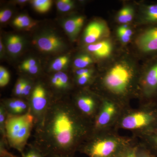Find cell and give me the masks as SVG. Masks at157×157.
I'll list each match as a JSON object with an SVG mask.
<instances>
[{"label": "cell", "mask_w": 157, "mask_h": 157, "mask_svg": "<svg viewBox=\"0 0 157 157\" xmlns=\"http://www.w3.org/2000/svg\"><path fill=\"white\" fill-rule=\"evenodd\" d=\"M93 133V121L82 115L67 98H52L34 128L32 143L45 157L73 155Z\"/></svg>", "instance_id": "cell-1"}, {"label": "cell", "mask_w": 157, "mask_h": 157, "mask_svg": "<svg viewBox=\"0 0 157 157\" xmlns=\"http://www.w3.org/2000/svg\"><path fill=\"white\" fill-rule=\"evenodd\" d=\"M35 127V119L30 111L24 115L8 114L6 126V140L8 146L21 154L28 144Z\"/></svg>", "instance_id": "cell-2"}, {"label": "cell", "mask_w": 157, "mask_h": 157, "mask_svg": "<svg viewBox=\"0 0 157 157\" xmlns=\"http://www.w3.org/2000/svg\"><path fill=\"white\" fill-rule=\"evenodd\" d=\"M124 149L117 138L101 137L93 133L79 147L78 151L89 157H115Z\"/></svg>", "instance_id": "cell-3"}, {"label": "cell", "mask_w": 157, "mask_h": 157, "mask_svg": "<svg viewBox=\"0 0 157 157\" xmlns=\"http://www.w3.org/2000/svg\"><path fill=\"white\" fill-rule=\"evenodd\" d=\"M133 77L132 67L125 63L113 66L104 76L103 83L108 90L116 94H122L128 88Z\"/></svg>", "instance_id": "cell-4"}, {"label": "cell", "mask_w": 157, "mask_h": 157, "mask_svg": "<svg viewBox=\"0 0 157 157\" xmlns=\"http://www.w3.org/2000/svg\"><path fill=\"white\" fill-rule=\"evenodd\" d=\"M44 83L39 82L35 84L28 102L30 112L35 119V127L41 122L50 105L53 98Z\"/></svg>", "instance_id": "cell-5"}, {"label": "cell", "mask_w": 157, "mask_h": 157, "mask_svg": "<svg viewBox=\"0 0 157 157\" xmlns=\"http://www.w3.org/2000/svg\"><path fill=\"white\" fill-rule=\"evenodd\" d=\"M121 124L128 130L149 128L151 132L157 128V108L130 113L123 118Z\"/></svg>", "instance_id": "cell-6"}, {"label": "cell", "mask_w": 157, "mask_h": 157, "mask_svg": "<svg viewBox=\"0 0 157 157\" xmlns=\"http://www.w3.org/2000/svg\"><path fill=\"white\" fill-rule=\"evenodd\" d=\"M71 101L82 115L94 122L100 106L94 96L85 93L78 94Z\"/></svg>", "instance_id": "cell-7"}, {"label": "cell", "mask_w": 157, "mask_h": 157, "mask_svg": "<svg viewBox=\"0 0 157 157\" xmlns=\"http://www.w3.org/2000/svg\"><path fill=\"white\" fill-rule=\"evenodd\" d=\"M117 107L110 101H104L98 109L93 122V133L99 132L107 127L117 113Z\"/></svg>", "instance_id": "cell-8"}, {"label": "cell", "mask_w": 157, "mask_h": 157, "mask_svg": "<svg viewBox=\"0 0 157 157\" xmlns=\"http://www.w3.org/2000/svg\"><path fill=\"white\" fill-rule=\"evenodd\" d=\"M136 43L138 48L144 52H157V26L148 29L139 35Z\"/></svg>", "instance_id": "cell-9"}, {"label": "cell", "mask_w": 157, "mask_h": 157, "mask_svg": "<svg viewBox=\"0 0 157 157\" xmlns=\"http://www.w3.org/2000/svg\"><path fill=\"white\" fill-rule=\"evenodd\" d=\"M109 34V30L104 23L94 21L90 23L85 29L83 36L84 42L86 44H94L102 37Z\"/></svg>", "instance_id": "cell-10"}, {"label": "cell", "mask_w": 157, "mask_h": 157, "mask_svg": "<svg viewBox=\"0 0 157 157\" xmlns=\"http://www.w3.org/2000/svg\"><path fill=\"white\" fill-rule=\"evenodd\" d=\"M37 47L40 50L45 52L58 51L63 47V42L60 38L54 34H48L38 38L36 41Z\"/></svg>", "instance_id": "cell-11"}, {"label": "cell", "mask_w": 157, "mask_h": 157, "mask_svg": "<svg viewBox=\"0 0 157 157\" xmlns=\"http://www.w3.org/2000/svg\"><path fill=\"white\" fill-rule=\"evenodd\" d=\"M3 104L8 114L21 115L30 111L28 101L22 98H14L4 99L1 103Z\"/></svg>", "instance_id": "cell-12"}, {"label": "cell", "mask_w": 157, "mask_h": 157, "mask_svg": "<svg viewBox=\"0 0 157 157\" xmlns=\"http://www.w3.org/2000/svg\"><path fill=\"white\" fill-rule=\"evenodd\" d=\"M143 86L147 95L151 98L157 97V60L147 70L143 80Z\"/></svg>", "instance_id": "cell-13"}, {"label": "cell", "mask_w": 157, "mask_h": 157, "mask_svg": "<svg viewBox=\"0 0 157 157\" xmlns=\"http://www.w3.org/2000/svg\"><path fill=\"white\" fill-rule=\"evenodd\" d=\"M87 50L97 57L107 58L112 51V44L108 40H103L88 45Z\"/></svg>", "instance_id": "cell-14"}, {"label": "cell", "mask_w": 157, "mask_h": 157, "mask_svg": "<svg viewBox=\"0 0 157 157\" xmlns=\"http://www.w3.org/2000/svg\"><path fill=\"white\" fill-rule=\"evenodd\" d=\"M84 22V18L82 16L72 17L64 22V29L71 39H75L80 32Z\"/></svg>", "instance_id": "cell-15"}, {"label": "cell", "mask_w": 157, "mask_h": 157, "mask_svg": "<svg viewBox=\"0 0 157 157\" xmlns=\"http://www.w3.org/2000/svg\"><path fill=\"white\" fill-rule=\"evenodd\" d=\"M142 18L145 23L157 24V4L144 6L142 11Z\"/></svg>", "instance_id": "cell-16"}, {"label": "cell", "mask_w": 157, "mask_h": 157, "mask_svg": "<svg viewBox=\"0 0 157 157\" xmlns=\"http://www.w3.org/2000/svg\"><path fill=\"white\" fill-rule=\"evenodd\" d=\"M7 48L10 53L16 55L19 53L23 47V40L21 37L17 35H13L7 40Z\"/></svg>", "instance_id": "cell-17"}, {"label": "cell", "mask_w": 157, "mask_h": 157, "mask_svg": "<svg viewBox=\"0 0 157 157\" xmlns=\"http://www.w3.org/2000/svg\"><path fill=\"white\" fill-rule=\"evenodd\" d=\"M134 14V10L131 7L129 6L124 7L118 13V21L124 24L131 22L133 19Z\"/></svg>", "instance_id": "cell-18"}, {"label": "cell", "mask_w": 157, "mask_h": 157, "mask_svg": "<svg viewBox=\"0 0 157 157\" xmlns=\"http://www.w3.org/2000/svg\"><path fill=\"white\" fill-rule=\"evenodd\" d=\"M21 157H45L39 149L33 143L28 144Z\"/></svg>", "instance_id": "cell-19"}, {"label": "cell", "mask_w": 157, "mask_h": 157, "mask_svg": "<svg viewBox=\"0 0 157 157\" xmlns=\"http://www.w3.org/2000/svg\"><path fill=\"white\" fill-rule=\"evenodd\" d=\"M117 36L120 40L123 43H128L132 36L133 32L126 25L121 26L117 29Z\"/></svg>", "instance_id": "cell-20"}, {"label": "cell", "mask_w": 157, "mask_h": 157, "mask_svg": "<svg viewBox=\"0 0 157 157\" xmlns=\"http://www.w3.org/2000/svg\"><path fill=\"white\" fill-rule=\"evenodd\" d=\"M8 113L3 104H0V133L1 137L6 140V126Z\"/></svg>", "instance_id": "cell-21"}, {"label": "cell", "mask_w": 157, "mask_h": 157, "mask_svg": "<svg viewBox=\"0 0 157 157\" xmlns=\"http://www.w3.org/2000/svg\"><path fill=\"white\" fill-rule=\"evenodd\" d=\"M52 2L50 0H35L33 2L34 8L38 12L45 13L50 9Z\"/></svg>", "instance_id": "cell-22"}, {"label": "cell", "mask_w": 157, "mask_h": 157, "mask_svg": "<svg viewBox=\"0 0 157 157\" xmlns=\"http://www.w3.org/2000/svg\"><path fill=\"white\" fill-rule=\"evenodd\" d=\"M13 25L19 28H27L31 27L33 25L30 18L25 15H19L14 20Z\"/></svg>", "instance_id": "cell-23"}, {"label": "cell", "mask_w": 157, "mask_h": 157, "mask_svg": "<svg viewBox=\"0 0 157 157\" xmlns=\"http://www.w3.org/2000/svg\"><path fill=\"white\" fill-rule=\"evenodd\" d=\"M93 62L92 59L89 56L82 55L75 59L74 61V65L75 67L78 69H84L90 64L92 63Z\"/></svg>", "instance_id": "cell-24"}, {"label": "cell", "mask_w": 157, "mask_h": 157, "mask_svg": "<svg viewBox=\"0 0 157 157\" xmlns=\"http://www.w3.org/2000/svg\"><path fill=\"white\" fill-rule=\"evenodd\" d=\"M69 59L67 56H62L56 59L51 65V69L53 71H61L67 64Z\"/></svg>", "instance_id": "cell-25"}, {"label": "cell", "mask_w": 157, "mask_h": 157, "mask_svg": "<svg viewBox=\"0 0 157 157\" xmlns=\"http://www.w3.org/2000/svg\"><path fill=\"white\" fill-rule=\"evenodd\" d=\"M34 86L35 84H33L31 80L25 78L21 91V98L28 101L29 98L30 97L32 91L33 90Z\"/></svg>", "instance_id": "cell-26"}, {"label": "cell", "mask_w": 157, "mask_h": 157, "mask_svg": "<svg viewBox=\"0 0 157 157\" xmlns=\"http://www.w3.org/2000/svg\"><path fill=\"white\" fill-rule=\"evenodd\" d=\"M56 6L59 11L67 12L73 9L74 3L70 0H60L57 2Z\"/></svg>", "instance_id": "cell-27"}, {"label": "cell", "mask_w": 157, "mask_h": 157, "mask_svg": "<svg viewBox=\"0 0 157 157\" xmlns=\"http://www.w3.org/2000/svg\"><path fill=\"white\" fill-rule=\"evenodd\" d=\"M10 81V75L8 70L2 67H0V86L5 87Z\"/></svg>", "instance_id": "cell-28"}, {"label": "cell", "mask_w": 157, "mask_h": 157, "mask_svg": "<svg viewBox=\"0 0 157 157\" xmlns=\"http://www.w3.org/2000/svg\"><path fill=\"white\" fill-rule=\"evenodd\" d=\"M25 80V78H20L16 82L14 90V95L16 96V98H21V91L24 83Z\"/></svg>", "instance_id": "cell-29"}, {"label": "cell", "mask_w": 157, "mask_h": 157, "mask_svg": "<svg viewBox=\"0 0 157 157\" xmlns=\"http://www.w3.org/2000/svg\"><path fill=\"white\" fill-rule=\"evenodd\" d=\"M92 74H86L82 76H77L76 78V83L79 86H84L90 81Z\"/></svg>", "instance_id": "cell-30"}, {"label": "cell", "mask_w": 157, "mask_h": 157, "mask_svg": "<svg viewBox=\"0 0 157 157\" xmlns=\"http://www.w3.org/2000/svg\"><path fill=\"white\" fill-rule=\"evenodd\" d=\"M149 140L153 151L157 153V128L150 132Z\"/></svg>", "instance_id": "cell-31"}, {"label": "cell", "mask_w": 157, "mask_h": 157, "mask_svg": "<svg viewBox=\"0 0 157 157\" xmlns=\"http://www.w3.org/2000/svg\"><path fill=\"white\" fill-rule=\"evenodd\" d=\"M21 69L23 71H25L27 73L32 74V75H35L37 74L39 72V67L37 65L34 66H26V65H21Z\"/></svg>", "instance_id": "cell-32"}, {"label": "cell", "mask_w": 157, "mask_h": 157, "mask_svg": "<svg viewBox=\"0 0 157 157\" xmlns=\"http://www.w3.org/2000/svg\"><path fill=\"white\" fill-rule=\"evenodd\" d=\"M12 15V11L9 9H5L0 12V21L6 22L8 21Z\"/></svg>", "instance_id": "cell-33"}, {"label": "cell", "mask_w": 157, "mask_h": 157, "mask_svg": "<svg viewBox=\"0 0 157 157\" xmlns=\"http://www.w3.org/2000/svg\"><path fill=\"white\" fill-rule=\"evenodd\" d=\"M122 157H138L136 149H124L121 153Z\"/></svg>", "instance_id": "cell-34"}, {"label": "cell", "mask_w": 157, "mask_h": 157, "mask_svg": "<svg viewBox=\"0 0 157 157\" xmlns=\"http://www.w3.org/2000/svg\"><path fill=\"white\" fill-rule=\"evenodd\" d=\"M93 70L91 69H79L76 72V77L82 76V75H86V74H92Z\"/></svg>", "instance_id": "cell-35"}, {"label": "cell", "mask_w": 157, "mask_h": 157, "mask_svg": "<svg viewBox=\"0 0 157 157\" xmlns=\"http://www.w3.org/2000/svg\"><path fill=\"white\" fill-rule=\"evenodd\" d=\"M137 154L138 157H154L149 151L143 150V151H137Z\"/></svg>", "instance_id": "cell-36"}, {"label": "cell", "mask_w": 157, "mask_h": 157, "mask_svg": "<svg viewBox=\"0 0 157 157\" xmlns=\"http://www.w3.org/2000/svg\"><path fill=\"white\" fill-rule=\"evenodd\" d=\"M22 64L26 66H34L37 65V63L36 62L34 59H29L25 61Z\"/></svg>", "instance_id": "cell-37"}, {"label": "cell", "mask_w": 157, "mask_h": 157, "mask_svg": "<svg viewBox=\"0 0 157 157\" xmlns=\"http://www.w3.org/2000/svg\"><path fill=\"white\" fill-rule=\"evenodd\" d=\"M74 155H59L52 157H74Z\"/></svg>", "instance_id": "cell-38"}, {"label": "cell", "mask_w": 157, "mask_h": 157, "mask_svg": "<svg viewBox=\"0 0 157 157\" xmlns=\"http://www.w3.org/2000/svg\"><path fill=\"white\" fill-rule=\"evenodd\" d=\"M18 157L12 154L11 153L9 154L8 155H6L2 157Z\"/></svg>", "instance_id": "cell-39"}, {"label": "cell", "mask_w": 157, "mask_h": 157, "mask_svg": "<svg viewBox=\"0 0 157 157\" xmlns=\"http://www.w3.org/2000/svg\"><path fill=\"white\" fill-rule=\"evenodd\" d=\"M3 48L2 43V41H1V43H0V50H1V52L2 51Z\"/></svg>", "instance_id": "cell-40"}, {"label": "cell", "mask_w": 157, "mask_h": 157, "mask_svg": "<svg viewBox=\"0 0 157 157\" xmlns=\"http://www.w3.org/2000/svg\"><path fill=\"white\" fill-rule=\"evenodd\" d=\"M26 2V1H19V2L20 3L25 2Z\"/></svg>", "instance_id": "cell-41"}, {"label": "cell", "mask_w": 157, "mask_h": 157, "mask_svg": "<svg viewBox=\"0 0 157 157\" xmlns=\"http://www.w3.org/2000/svg\"><path fill=\"white\" fill-rule=\"evenodd\" d=\"M115 157H122L121 153V154L118 155L117 156Z\"/></svg>", "instance_id": "cell-42"}]
</instances>
